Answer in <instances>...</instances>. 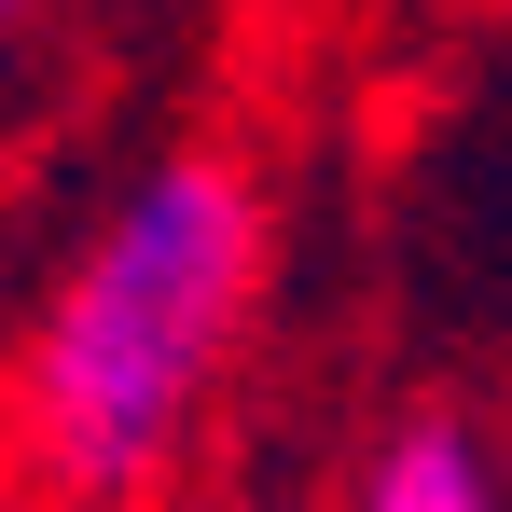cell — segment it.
<instances>
[{"instance_id":"6da1fadb","label":"cell","mask_w":512,"mask_h":512,"mask_svg":"<svg viewBox=\"0 0 512 512\" xmlns=\"http://www.w3.org/2000/svg\"><path fill=\"white\" fill-rule=\"evenodd\" d=\"M250 291H263L250 167H222V153L139 167L97 208V236L70 250V277L42 291V319H28V360H14L28 485H56L70 512L167 485V457L194 443V416L236 374Z\"/></svg>"},{"instance_id":"7a4b0ae2","label":"cell","mask_w":512,"mask_h":512,"mask_svg":"<svg viewBox=\"0 0 512 512\" xmlns=\"http://www.w3.org/2000/svg\"><path fill=\"white\" fill-rule=\"evenodd\" d=\"M360 512H499V485H485V457H471V429L416 416L374 471H360Z\"/></svg>"},{"instance_id":"3957f363","label":"cell","mask_w":512,"mask_h":512,"mask_svg":"<svg viewBox=\"0 0 512 512\" xmlns=\"http://www.w3.org/2000/svg\"><path fill=\"white\" fill-rule=\"evenodd\" d=\"M14 14H28V0H0V28H14Z\"/></svg>"}]
</instances>
